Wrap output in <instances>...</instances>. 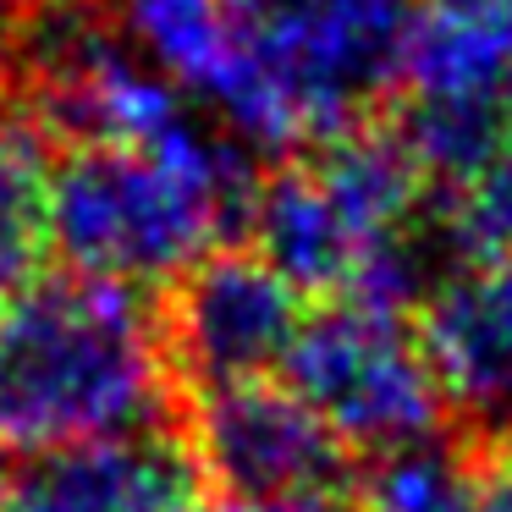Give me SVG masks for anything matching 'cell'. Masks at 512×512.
<instances>
[{"label":"cell","mask_w":512,"mask_h":512,"mask_svg":"<svg viewBox=\"0 0 512 512\" xmlns=\"http://www.w3.org/2000/svg\"><path fill=\"white\" fill-rule=\"evenodd\" d=\"M259 155L210 111L160 144H78L50 166V254L116 287H177L199 259L248 232Z\"/></svg>","instance_id":"cell-1"},{"label":"cell","mask_w":512,"mask_h":512,"mask_svg":"<svg viewBox=\"0 0 512 512\" xmlns=\"http://www.w3.org/2000/svg\"><path fill=\"white\" fill-rule=\"evenodd\" d=\"M166 424H182V375L144 292L61 270L0 309V446L28 457Z\"/></svg>","instance_id":"cell-2"},{"label":"cell","mask_w":512,"mask_h":512,"mask_svg":"<svg viewBox=\"0 0 512 512\" xmlns=\"http://www.w3.org/2000/svg\"><path fill=\"white\" fill-rule=\"evenodd\" d=\"M424 0H237L232 61L204 111L254 155L287 160L369 127L402 89Z\"/></svg>","instance_id":"cell-3"},{"label":"cell","mask_w":512,"mask_h":512,"mask_svg":"<svg viewBox=\"0 0 512 512\" xmlns=\"http://www.w3.org/2000/svg\"><path fill=\"white\" fill-rule=\"evenodd\" d=\"M424 166L397 127H353L259 177L248 248L303 298H347L386 248L419 237Z\"/></svg>","instance_id":"cell-4"},{"label":"cell","mask_w":512,"mask_h":512,"mask_svg":"<svg viewBox=\"0 0 512 512\" xmlns=\"http://www.w3.org/2000/svg\"><path fill=\"white\" fill-rule=\"evenodd\" d=\"M281 380L347 452L364 457L430 441L452 413L408 314H386L353 298H331L325 309L303 314Z\"/></svg>","instance_id":"cell-5"},{"label":"cell","mask_w":512,"mask_h":512,"mask_svg":"<svg viewBox=\"0 0 512 512\" xmlns=\"http://www.w3.org/2000/svg\"><path fill=\"white\" fill-rule=\"evenodd\" d=\"M188 441L204 479L232 501H342L347 446L287 380L199 391L188 408Z\"/></svg>","instance_id":"cell-6"},{"label":"cell","mask_w":512,"mask_h":512,"mask_svg":"<svg viewBox=\"0 0 512 512\" xmlns=\"http://www.w3.org/2000/svg\"><path fill=\"white\" fill-rule=\"evenodd\" d=\"M160 325L193 391L270 380L303 331V292L254 248H215L171 287Z\"/></svg>","instance_id":"cell-7"},{"label":"cell","mask_w":512,"mask_h":512,"mask_svg":"<svg viewBox=\"0 0 512 512\" xmlns=\"http://www.w3.org/2000/svg\"><path fill=\"white\" fill-rule=\"evenodd\" d=\"M204 468L182 424L28 452L0 512H204Z\"/></svg>","instance_id":"cell-8"},{"label":"cell","mask_w":512,"mask_h":512,"mask_svg":"<svg viewBox=\"0 0 512 512\" xmlns=\"http://www.w3.org/2000/svg\"><path fill=\"white\" fill-rule=\"evenodd\" d=\"M424 353H430L452 413L485 441L512 435V265L446 270L424 298Z\"/></svg>","instance_id":"cell-9"},{"label":"cell","mask_w":512,"mask_h":512,"mask_svg":"<svg viewBox=\"0 0 512 512\" xmlns=\"http://www.w3.org/2000/svg\"><path fill=\"white\" fill-rule=\"evenodd\" d=\"M397 94L402 105L512 116V12L474 0H424Z\"/></svg>","instance_id":"cell-10"},{"label":"cell","mask_w":512,"mask_h":512,"mask_svg":"<svg viewBox=\"0 0 512 512\" xmlns=\"http://www.w3.org/2000/svg\"><path fill=\"white\" fill-rule=\"evenodd\" d=\"M111 28L138 61L204 100L232 61L237 0H111Z\"/></svg>","instance_id":"cell-11"},{"label":"cell","mask_w":512,"mask_h":512,"mask_svg":"<svg viewBox=\"0 0 512 512\" xmlns=\"http://www.w3.org/2000/svg\"><path fill=\"white\" fill-rule=\"evenodd\" d=\"M50 254V138L0 94V309L39 281Z\"/></svg>","instance_id":"cell-12"},{"label":"cell","mask_w":512,"mask_h":512,"mask_svg":"<svg viewBox=\"0 0 512 512\" xmlns=\"http://www.w3.org/2000/svg\"><path fill=\"white\" fill-rule=\"evenodd\" d=\"M479 463H485V446H463L446 435L380 452L358 474L353 512H468Z\"/></svg>","instance_id":"cell-13"},{"label":"cell","mask_w":512,"mask_h":512,"mask_svg":"<svg viewBox=\"0 0 512 512\" xmlns=\"http://www.w3.org/2000/svg\"><path fill=\"white\" fill-rule=\"evenodd\" d=\"M446 237L457 254L479 259V265H512V138L490 155L485 171H474L457 188Z\"/></svg>","instance_id":"cell-14"},{"label":"cell","mask_w":512,"mask_h":512,"mask_svg":"<svg viewBox=\"0 0 512 512\" xmlns=\"http://www.w3.org/2000/svg\"><path fill=\"white\" fill-rule=\"evenodd\" d=\"M468 512H512V446H485V463H479V485Z\"/></svg>","instance_id":"cell-15"},{"label":"cell","mask_w":512,"mask_h":512,"mask_svg":"<svg viewBox=\"0 0 512 512\" xmlns=\"http://www.w3.org/2000/svg\"><path fill=\"white\" fill-rule=\"evenodd\" d=\"M204 512H353L342 501H232L226 496L221 507H204Z\"/></svg>","instance_id":"cell-16"},{"label":"cell","mask_w":512,"mask_h":512,"mask_svg":"<svg viewBox=\"0 0 512 512\" xmlns=\"http://www.w3.org/2000/svg\"><path fill=\"white\" fill-rule=\"evenodd\" d=\"M83 6H100V0H0V12L17 17V23H34V17H61V12H83Z\"/></svg>","instance_id":"cell-17"},{"label":"cell","mask_w":512,"mask_h":512,"mask_svg":"<svg viewBox=\"0 0 512 512\" xmlns=\"http://www.w3.org/2000/svg\"><path fill=\"white\" fill-rule=\"evenodd\" d=\"M17 17L0 12V94H12V56H17Z\"/></svg>","instance_id":"cell-18"},{"label":"cell","mask_w":512,"mask_h":512,"mask_svg":"<svg viewBox=\"0 0 512 512\" xmlns=\"http://www.w3.org/2000/svg\"><path fill=\"white\" fill-rule=\"evenodd\" d=\"M474 6H496V12H512V0H474Z\"/></svg>","instance_id":"cell-19"},{"label":"cell","mask_w":512,"mask_h":512,"mask_svg":"<svg viewBox=\"0 0 512 512\" xmlns=\"http://www.w3.org/2000/svg\"><path fill=\"white\" fill-rule=\"evenodd\" d=\"M0 485H6V474H0Z\"/></svg>","instance_id":"cell-20"}]
</instances>
